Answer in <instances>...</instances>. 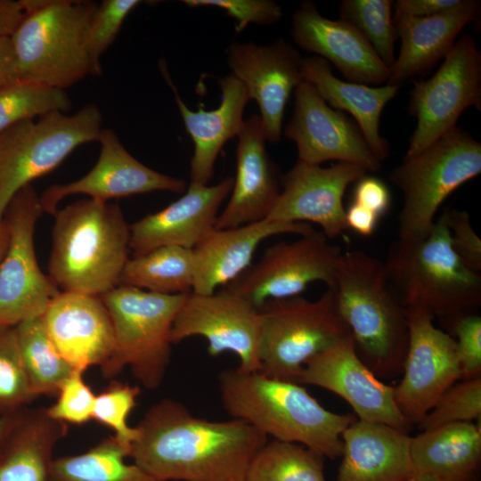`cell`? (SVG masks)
<instances>
[{"instance_id": "1", "label": "cell", "mask_w": 481, "mask_h": 481, "mask_svg": "<svg viewBox=\"0 0 481 481\" xmlns=\"http://www.w3.org/2000/svg\"><path fill=\"white\" fill-rule=\"evenodd\" d=\"M136 428L128 457L157 481H244L268 440L242 420L196 417L171 398L151 405Z\"/></svg>"}, {"instance_id": "2", "label": "cell", "mask_w": 481, "mask_h": 481, "mask_svg": "<svg viewBox=\"0 0 481 481\" xmlns=\"http://www.w3.org/2000/svg\"><path fill=\"white\" fill-rule=\"evenodd\" d=\"M218 386L223 407L232 419L323 457L341 456L342 434L354 416L325 409L299 383L236 368L221 371Z\"/></svg>"}, {"instance_id": "3", "label": "cell", "mask_w": 481, "mask_h": 481, "mask_svg": "<svg viewBox=\"0 0 481 481\" xmlns=\"http://www.w3.org/2000/svg\"><path fill=\"white\" fill-rule=\"evenodd\" d=\"M49 277L61 291L101 297L119 286L130 225L119 206L77 200L54 213Z\"/></svg>"}, {"instance_id": "4", "label": "cell", "mask_w": 481, "mask_h": 481, "mask_svg": "<svg viewBox=\"0 0 481 481\" xmlns=\"http://www.w3.org/2000/svg\"><path fill=\"white\" fill-rule=\"evenodd\" d=\"M330 289L361 360L375 375L395 374L409 332L405 308L387 283L383 262L360 250L343 252Z\"/></svg>"}, {"instance_id": "5", "label": "cell", "mask_w": 481, "mask_h": 481, "mask_svg": "<svg viewBox=\"0 0 481 481\" xmlns=\"http://www.w3.org/2000/svg\"><path fill=\"white\" fill-rule=\"evenodd\" d=\"M389 287L405 308H419L447 322L481 305V275L451 245L445 214L426 236L395 240L383 262Z\"/></svg>"}, {"instance_id": "6", "label": "cell", "mask_w": 481, "mask_h": 481, "mask_svg": "<svg viewBox=\"0 0 481 481\" xmlns=\"http://www.w3.org/2000/svg\"><path fill=\"white\" fill-rule=\"evenodd\" d=\"M24 15L11 35L19 80L64 90L98 69L87 32L97 8L92 1L21 0Z\"/></svg>"}, {"instance_id": "7", "label": "cell", "mask_w": 481, "mask_h": 481, "mask_svg": "<svg viewBox=\"0 0 481 481\" xmlns=\"http://www.w3.org/2000/svg\"><path fill=\"white\" fill-rule=\"evenodd\" d=\"M186 295L118 286L101 296L114 332L112 353L100 367L102 377L112 379L128 367L144 387L158 388L170 363L172 326Z\"/></svg>"}, {"instance_id": "8", "label": "cell", "mask_w": 481, "mask_h": 481, "mask_svg": "<svg viewBox=\"0 0 481 481\" xmlns=\"http://www.w3.org/2000/svg\"><path fill=\"white\" fill-rule=\"evenodd\" d=\"M481 173V144L455 126L424 151L404 159L389 174L403 193L398 239L423 238L445 199Z\"/></svg>"}, {"instance_id": "9", "label": "cell", "mask_w": 481, "mask_h": 481, "mask_svg": "<svg viewBox=\"0 0 481 481\" xmlns=\"http://www.w3.org/2000/svg\"><path fill=\"white\" fill-rule=\"evenodd\" d=\"M258 311L260 372L271 378L298 382L314 356L351 335L330 289L316 300L300 295L268 300Z\"/></svg>"}, {"instance_id": "10", "label": "cell", "mask_w": 481, "mask_h": 481, "mask_svg": "<svg viewBox=\"0 0 481 481\" xmlns=\"http://www.w3.org/2000/svg\"><path fill=\"white\" fill-rule=\"evenodd\" d=\"M102 115L89 103L72 115L52 112L0 134V220L12 197L56 168L75 149L97 141Z\"/></svg>"}, {"instance_id": "11", "label": "cell", "mask_w": 481, "mask_h": 481, "mask_svg": "<svg viewBox=\"0 0 481 481\" xmlns=\"http://www.w3.org/2000/svg\"><path fill=\"white\" fill-rule=\"evenodd\" d=\"M43 213L32 184L21 188L5 209L9 241L0 265V326L41 318L61 292L41 271L36 257L35 227Z\"/></svg>"}, {"instance_id": "12", "label": "cell", "mask_w": 481, "mask_h": 481, "mask_svg": "<svg viewBox=\"0 0 481 481\" xmlns=\"http://www.w3.org/2000/svg\"><path fill=\"white\" fill-rule=\"evenodd\" d=\"M469 107L481 110V53L472 36L463 35L428 79L414 84L409 112L417 119L404 159L416 156L456 126Z\"/></svg>"}, {"instance_id": "13", "label": "cell", "mask_w": 481, "mask_h": 481, "mask_svg": "<svg viewBox=\"0 0 481 481\" xmlns=\"http://www.w3.org/2000/svg\"><path fill=\"white\" fill-rule=\"evenodd\" d=\"M342 254L314 229L296 240L269 246L256 264L224 289L257 309L268 300L299 296L313 282L322 281L330 289Z\"/></svg>"}, {"instance_id": "14", "label": "cell", "mask_w": 481, "mask_h": 481, "mask_svg": "<svg viewBox=\"0 0 481 481\" xmlns=\"http://www.w3.org/2000/svg\"><path fill=\"white\" fill-rule=\"evenodd\" d=\"M194 336L208 341L209 355L232 352L240 371H260L261 315L240 296L224 288L212 294L188 293L175 318L171 342Z\"/></svg>"}, {"instance_id": "15", "label": "cell", "mask_w": 481, "mask_h": 481, "mask_svg": "<svg viewBox=\"0 0 481 481\" xmlns=\"http://www.w3.org/2000/svg\"><path fill=\"white\" fill-rule=\"evenodd\" d=\"M408 347L404 376L394 387L395 400L410 423H420L439 397L459 379L461 370L455 339L434 325L419 308L405 309Z\"/></svg>"}, {"instance_id": "16", "label": "cell", "mask_w": 481, "mask_h": 481, "mask_svg": "<svg viewBox=\"0 0 481 481\" xmlns=\"http://www.w3.org/2000/svg\"><path fill=\"white\" fill-rule=\"evenodd\" d=\"M284 134L296 143L301 162L321 165L337 160L367 172L381 168L357 124L329 106L306 80L295 89L294 111Z\"/></svg>"}, {"instance_id": "17", "label": "cell", "mask_w": 481, "mask_h": 481, "mask_svg": "<svg viewBox=\"0 0 481 481\" xmlns=\"http://www.w3.org/2000/svg\"><path fill=\"white\" fill-rule=\"evenodd\" d=\"M302 60L298 50L281 38L267 45L232 42L226 49L231 74L258 105L265 141L281 139L288 100L304 80Z\"/></svg>"}, {"instance_id": "18", "label": "cell", "mask_w": 481, "mask_h": 481, "mask_svg": "<svg viewBox=\"0 0 481 481\" xmlns=\"http://www.w3.org/2000/svg\"><path fill=\"white\" fill-rule=\"evenodd\" d=\"M298 383L337 394L351 405L360 420L404 431L411 425L397 407L394 387L380 381L361 360L351 335L314 356L301 371Z\"/></svg>"}, {"instance_id": "19", "label": "cell", "mask_w": 481, "mask_h": 481, "mask_svg": "<svg viewBox=\"0 0 481 481\" xmlns=\"http://www.w3.org/2000/svg\"><path fill=\"white\" fill-rule=\"evenodd\" d=\"M366 174L359 166L346 162L322 167L298 160L282 177V190L266 219L314 223L328 239L342 235L347 229L345 192Z\"/></svg>"}, {"instance_id": "20", "label": "cell", "mask_w": 481, "mask_h": 481, "mask_svg": "<svg viewBox=\"0 0 481 481\" xmlns=\"http://www.w3.org/2000/svg\"><path fill=\"white\" fill-rule=\"evenodd\" d=\"M97 142L101 147L100 155L87 174L68 183L53 184L43 192L40 201L44 213L53 216L59 203L72 194H84L108 202L110 199L155 191L176 193L185 191V180L143 165L126 151L113 130L102 129Z\"/></svg>"}, {"instance_id": "21", "label": "cell", "mask_w": 481, "mask_h": 481, "mask_svg": "<svg viewBox=\"0 0 481 481\" xmlns=\"http://www.w3.org/2000/svg\"><path fill=\"white\" fill-rule=\"evenodd\" d=\"M232 184V177L214 185L191 183L178 200L131 224L134 257L165 246L194 249L215 230L219 208Z\"/></svg>"}, {"instance_id": "22", "label": "cell", "mask_w": 481, "mask_h": 481, "mask_svg": "<svg viewBox=\"0 0 481 481\" xmlns=\"http://www.w3.org/2000/svg\"><path fill=\"white\" fill-rule=\"evenodd\" d=\"M41 320L53 345L74 371L102 366L114 346L112 322L101 297L61 291Z\"/></svg>"}, {"instance_id": "23", "label": "cell", "mask_w": 481, "mask_h": 481, "mask_svg": "<svg viewBox=\"0 0 481 481\" xmlns=\"http://www.w3.org/2000/svg\"><path fill=\"white\" fill-rule=\"evenodd\" d=\"M290 34L300 48L332 63L350 82L383 84L389 69L351 24L322 16L314 3L303 2L291 17Z\"/></svg>"}, {"instance_id": "24", "label": "cell", "mask_w": 481, "mask_h": 481, "mask_svg": "<svg viewBox=\"0 0 481 481\" xmlns=\"http://www.w3.org/2000/svg\"><path fill=\"white\" fill-rule=\"evenodd\" d=\"M236 148V175L229 200L215 229H226L267 218L280 194L277 168L266 148L259 115L244 120Z\"/></svg>"}, {"instance_id": "25", "label": "cell", "mask_w": 481, "mask_h": 481, "mask_svg": "<svg viewBox=\"0 0 481 481\" xmlns=\"http://www.w3.org/2000/svg\"><path fill=\"white\" fill-rule=\"evenodd\" d=\"M308 223H286L267 219L226 229H215L193 250L192 292L212 294L224 287L250 265L259 244L278 234L304 235L314 231Z\"/></svg>"}, {"instance_id": "26", "label": "cell", "mask_w": 481, "mask_h": 481, "mask_svg": "<svg viewBox=\"0 0 481 481\" xmlns=\"http://www.w3.org/2000/svg\"><path fill=\"white\" fill-rule=\"evenodd\" d=\"M159 69L174 93L176 106L187 133L194 143L191 159V183L208 185L214 175L216 158L224 143L237 137L244 124L243 113L249 101L244 85L232 74L218 80L222 96L220 105L212 110H190L181 99L168 74L164 60Z\"/></svg>"}, {"instance_id": "27", "label": "cell", "mask_w": 481, "mask_h": 481, "mask_svg": "<svg viewBox=\"0 0 481 481\" xmlns=\"http://www.w3.org/2000/svg\"><path fill=\"white\" fill-rule=\"evenodd\" d=\"M342 443L335 481H404L416 472L406 431L359 420L344 430Z\"/></svg>"}, {"instance_id": "28", "label": "cell", "mask_w": 481, "mask_h": 481, "mask_svg": "<svg viewBox=\"0 0 481 481\" xmlns=\"http://www.w3.org/2000/svg\"><path fill=\"white\" fill-rule=\"evenodd\" d=\"M480 5L479 1L465 0L452 11L432 16H394L401 49L387 84L400 88L444 58L463 28L477 20Z\"/></svg>"}, {"instance_id": "29", "label": "cell", "mask_w": 481, "mask_h": 481, "mask_svg": "<svg viewBox=\"0 0 481 481\" xmlns=\"http://www.w3.org/2000/svg\"><path fill=\"white\" fill-rule=\"evenodd\" d=\"M303 79L310 83L325 102L337 110L349 112L356 121L369 147L382 162L389 155V146L379 133V119L384 107L398 93L395 86L371 87L343 81L333 75L331 65L322 58H303Z\"/></svg>"}, {"instance_id": "30", "label": "cell", "mask_w": 481, "mask_h": 481, "mask_svg": "<svg viewBox=\"0 0 481 481\" xmlns=\"http://www.w3.org/2000/svg\"><path fill=\"white\" fill-rule=\"evenodd\" d=\"M416 472L441 481H477L481 463V428L470 421L424 430L412 437Z\"/></svg>"}, {"instance_id": "31", "label": "cell", "mask_w": 481, "mask_h": 481, "mask_svg": "<svg viewBox=\"0 0 481 481\" xmlns=\"http://www.w3.org/2000/svg\"><path fill=\"white\" fill-rule=\"evenodd\" d=\"M67 432L45 408L25 409L0 449V481H47L53 449Z\"/></svg>"}, {"instance_id": "32", "label": "cell", "mask_w": 481, "mask_h": 481, "mask_svg": "<svg viewBox=\"0 0 481 481\" xmlns=\"http://www.w3.org/2000/svg\"><path fill=\"white\" fill-rule=\"evenodd\" d=\"M194 282L193 250L165 246L129 258L119 286L165 295L188 294Z\"/></svg>"}, {"instance_id": "33", "label": "cell", "mask_w": 481, "mask_h": 481, "mask_svg": "<svg viewBox=\"0 0 481 481\" xmlns=\"http://www.w3.org/2000/svg\"><path fill=\"white\" fill-rule=\"evenodd\" d=\"M127 457L128 450L111 436L86 452L53 460L47 481H157Z\"/></svg>"}, {"instance_id": "34", "label": "cell", "mask_w": 481, "mask_h": 481, "mask_svg": "<svg viewBox=\"0 0 481 481\" xmlns=\"http://www.w3.org/2000/svg\"><path fill=\"white\" fill-rule=\"evenodd\" d=\"M20 358L33 394L57 396L63 381L73 372L59 353L41 318L14 326Z\"/></svg>"}, {"instance_id": "35", "label": "cell", "mask_w": 481, "mask_h": 481, "mask_svg": "<svg viewBox=\"0 0 481 481\" xmlns=\"http://www.w3.org/2000/svg\"><path fill=\"white\" fill-rule=\"evenodd\" d=\"M322 458L298 444L267 440L250 461L244 481H325Z\"/></svg>"}, {"instance_id": "36", "label": "cell", "mask_w": 481, "mask_h": 481, "mask_svg": "<svg viewBox=\"0 0 481 481\" xmlns=\"http://www.w3.org/2000/svg\"><path fill=\"white\" fill-rule=\"evenodd\" d=\"M71 106L62 89L18 80L0 88V134L21 121L52 112L65 113Z\"/></svg>"}, {"instance_id": "37", "label": "cell", "mask_w": 481, "mask_h": 481, "mask_svg": "<svg viewBox=\"0 0 481 481\" xmlns=\"http://www.w3.org/2000/svg\"><path fill=\"white\" fill-rule=\"evenodd\" d=\"M391 0H343L341 20L355 28L389 69L395 58L396 30L392 19Z\"/></svg>"}, {"instance_id": "38", "label": "cell", "mask_w": 481, "mask_h": 481, "mask_svg": "<svg viewBox=\"0 0 481 481\" xmlns=\"http://www.w3.org/2000/svg\"><path fill=\"white\" fill-rule=\"evenodd\" d=\"M35 398L20 358L14 326H0V416L24 410Z\"/></svg>"}, {"instance_id": "39", "label": "cell", "mask_w": 481, "mask_h": 481, "mask_svg": "<svg viewBox=\"0 0 481 481\" xmlns=\"http://www.w3.org/2000/svg\"><path fill=\"white\" fill-rule=\"evenodd\" d=\"M140 388L128 383L112 380L95 395L93 420L112 429L116 439L128 450L138 436L136 427L127 423L128 416L136 406Z\"/></svg>"}, {"instance_id": "40", "label": "cell", "mask_w": 481, "mask_h": 481, "mask_svg": "<svg viewBox=\"0 0 481 481\" xmlns=\"http://www.w3.org/2000/svg\"><path fill=\"white\" fill-rule=\"evenodd\" d=\"M481 418V377L452 385L419 423L424 430Z\"/></svg>"}, {"instance_id": "41", "label": "cell", "mask_w": 481, "mask_h": 481, "mask_svg": "<svg viewBox=\"0 0 481 481\" xmlns=\"http://www.w3.org/2000/svg\"><path fill=\"white\" fill-rule=\"evenodd\" d=\"M141 3L139 0H104L97 4L88 28L86 44L98 69L102 70V55L116 39L126 16Z\"/></svg>"}, {"instance_id": "42", "label": "cell", "mask_w": 481, "mask_h": 481, "mask_svg": "<svg viewBox=\"0 0 481 481\" xmlns=\"http://www.w3.org/2000/svg\"><path fill=\"white\" fill-rule=\"evenodd\" d=\"M95 395L84 380V372L73 371L61 384L57 401L45 408L46 412L66 424H85L93 420Z\"/></svg>"}, {"instance_id": "43", "label": "cell", "mask_w": 481, "mask_h": 481, "mask_svg": "<svg viewBox=\"0 0 481 481\" xmlns=\"http://www.w3.org/2000/svg\"><path fill=\"white\" fill-rule=\"evenodd\" d=\"M191 7H217L235 20V32L241 33L250 23L272 25L282 16L281 7L273 0H184Z\"/></svg>"}, {"instance_id": "44", "label": "cell", "mask_w": 481, "mask_h": 481, "mask_svg": "<svg viewBox=\"0 0 481 481\" xmlns=\"http://www.w3.org/2000/svg\"><path fill=\"white\" fill-rule=\"evenodd\" d=\"M455 336L457 353L463 379L480 377L481 373V317L464 314L446 322Z\"/></svg>"}, {"instance_id": "45", "label": "cell", "mask_w": 481, "mask_h": 481, "mask_svg": "<svg viewBox=\"0 0 481 481\" xmlns=\"http://www.w3.org/2000/svg\"><path fill=\"white\" fill-rule=\"evenodd\" d=\"M450 232L451 245L457 256L470 269L481 271V240L471 225L465 210H444Z\"/></svg>"}, {"instance_id": "46", "label": "cell", "mask_w": 481, "mask_h": 481, "mask_svg": "<svg viewBox=\"0 0 481 481\" xmlns=\"http://www.w3.org/2000/svg\"><path fill=\"white\" fill-rule=\"evenodd\" d=\"M354 203H356L379 217L383 215L390 204V194L386 184L372 176H363L356 182Z\"/></svg>"}, {"instance_id": "47", "label": "cell", "mask_w": 481, "mask_h": 481, "mask_svg": "<svg viewBox=\"0 0 481 481\" xmlns=\"http://www.w3.org/2000/svg\"><path fill=\"white\" fill-rule=\"evenodd\" d=\"M465 0H397L395 16L427 17L452 11Z\"/></svg>"}, {"instance_id": "48", "label": "cell", "mask_w": 481, "mask_h": 481, "mask_svg": "<svg viewBox=\"0 0 481 481\" xmlns=\"http://www.w3.org/2000/svg\"><path fill=\"white\" fill-rule=\"evenodd\" d=\"M378 218L377 215L356 203H353L346 210L347 228L349 227L364 236L371 235L374 232Z\"/></svg>"}, {"instance_id": "49", "label": "cell", "mask_w": 481, "mask_h": 481, "mask_svg": "<svg viewBox=\"0 0 481 481\" xmlns=\"http://www.w3.org/2000/svg\"><path fill=\"white\" fill-rule=\"evenodd\" d=\"M19 80L17 61L10 37H0V88Z\"/></svg>"}, {"instance_id": "50", "label": "cell", "mask_w": 481, "mask_h": 481, "mask_svg": "<svg viewBox=\"0 0 481 481\" xmlns=\"http://www.w3.org/2000/svg\"><path fill=\"white\" fill-rule=\"evenodd\" d=\"M23 15L20 1L0 0V37H11Z\"/></svg>"}, {"instance_id": "51", "label": "cell", "mask_w": 481, "mask_h": 481, "mask_svg": "<svg viewBox=\"0 0 481 481\" xmlns=\"http://www.w3.org/2000/svg\"><path fill=\"white\" fill-rule=\"evenodd\" d=\"M24 410L14 414L0 416V449Z\"/></svg>"}, {"instance_id": "52", "label": "cell", "mask_w": 481, "mask_h": 481, "mask_svg": "<svg viewBox=\"0 0 481 481\" xmlns=\"http://www.w3.org/2000/svg\"><path fill=\"white\" fill-rule=\"evenodd\" d=\"M9 241V231L5 220H0V265L4 257Z\"/></svg>"}, {"instance_id": "53", "label": "cell", "mask_w": 481, "mask_h": 481, "mask_svg": "<svg viewBox=\"0 0 481 481\" xmlns=\"http://www.w3.org/2000/svg\"><path fill=\"white\" fill-rule=\"evenodd\" d=\"M404 481H441L438 478L426 474V473H420V472H415Z\"/></svg>"}]
</instances>
